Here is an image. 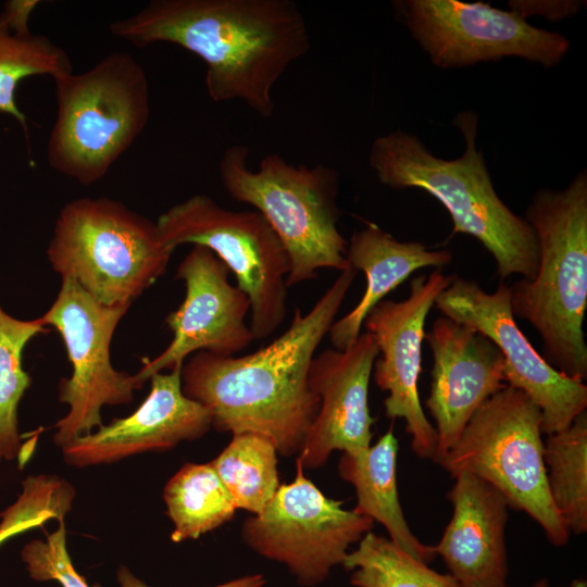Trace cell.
Returning a JSON list of instances; mask_svg holds the SVG:
<instances>
[{
    "label": "cell",
    "instance_id": "obj_1",
    "mask_svg": "<svg viewBox=\"0 0 587 587\" xmlns=\"http://www.w3.org/2000/svg\"><path fill=\"white\" fill-rule=\"evenodd\" d=\"M109 29L138 48L168 42L192 52L207 66L212 101H242L263 118L275 111L274 85L310 50L292 0H151Z\"/></svg>",
    "mask_w": 587,
    "mask_h": 587
},
{
    "label": "cell",
    "instance_id": "obj_2",
    "mask_svg": "<svg viewBox=\"0 0 587 587\" xmlns=\"http://www.w3.org/2000/svg\"><path fill=\"white\" fill-rule=\"evenodd\" d=\"M358 274L351 265L267 346L246 355H190L182 369V389L207 408L212 427L232 435L252 433L270 439L278 454L298 455L317 414L320 400L309 370Z\"/></svg>",
    "mask_w": 587,
    "mask_h": 587
},
{
    "label": "cell",
    "instance_id": "obj_3",
    "mask_svg": "<svg viewBox=\"0 0 587 587\" xmlns=\"http://www.w3.org/2000/svg\"><path fill=\"white\" fill-rule=\"evenodd\" d=\"M453 125L465 142L463 154L457 159H440L414 134L396 129L374 139L369 164L383 185L419 188L436 198L453 222L452 234L477 239L492 255L502 279L514 274L535 278L539 265L536 234L496 192L476 145L478 115L472 110L461 111Z\"/></svg>",
    "mask_w": 587,
    "mask_h": 587
},
{
    "label": "cell",
    "instance_id": "obj_4",
    "mask_svg": "<svg viewBox=\"0 0 587 587\" xmlns=\"http://www.w3.org/2000/svg\"><path fill=\"white\" fill-rule=\"evenodd\" d=\"M539 246L538 272L509 286L514 316L542 339L544 359L579 382L587 378L583 330L587 309V172L562 189L537 190L524 217Z\"/></svg>",
    "mask_w": 587,
    "mask_h": 587
},
{
    "label": "cell",
    "instance_id": "obj_5",
    "mask_svg": "<svg viewBox=\"0 0 587 587\" xmlns=\"http://www.w3.org/2000/svg\"><path fill=\"white\" fill-rule=\"evenodd\" d=\"M249 152L241 143L227 147L220 179L230 198L253 207L279 238L289 262L287 287L315 278L323 268L342 271L348 241L338 228L339 172L322 163L296 166L278 153L264 155L253 171Z\"/></svg>",
    "mask_w": 587,
    "mask_h": 587
},
{
    "label": "cell",
    "instance_id": "obj_6",
    "mask_svg": "<svg viewBox=\"0 0 587 587\" xmlns=\"http://www.w3.org/2000/svg\"><path fill=\"white\" fill-rule=\"evenodd\" d=\"M57 115L47 161L88 186L101 180L150 118L149 82L127 52H112L83 73L53 78Z\"/></svg>",
    "mask_w": 587,
    "mask_h": 587
},
{
    "label": "cell",
    "instance_id": "obj_7",
    "mask_svg": "<svg viewBox=\"0 0 587 587\" xmlns=\"http://www.w3.org/2000/svg\"><path fill=\"white\" fill-rule=\"evenodd\" d=\"M173 252L155 222L104 197L66 203L47 247L61 278L108 307L130 305L165 273Z\"/></svg>",
    "mask_w": 587,
    "mask_h": 587
},
{
    "label": "cell",
    "instance_id": "obj_8",
    "mask_svg": "<svg viewBox=\"0 0 587 587\" xmlns=\"http://www.w3.org/2000/svg\"><path fill=\"white\" fill-rule=\"evenodd\" d=\"M541 425L539 408L507 384L473 414L438 464L452 478L466 472L489 483L510 508L525 512L553 546L562 547L570 532L548 490Z\"/></svg>",
    "mask_w": 587,
    "mask_h": 587
},
{
    "label": "cell",
    "instance_id": "obj_9",
    "mask_svg": "<svg viewBox=\"0 0 587 587\" xmlns=\"http://www.w3.org/2000/svg\"><path fill=\"white\" fill-rule=\"evenodd\" d=\"M163 242L210 249L236 277L250 303L254 340L270 337L287 315V253L258 211H233L210 196L197 193L172 205L157 220Z\"/></svg>",
    "mask_w": 587,
    "mask_h": 587
},
{
    "label": "cell",
    "instance_id": "obj_10",
    "mask_svg": "<svg viewBox=\"0 0 587 587\" xmlns=\"http://www.w3.org/2000/svg\"><path fill=\"white\" fill-rule=\"evenodd\" d=\"M130 305L108 307L92 298L76 280L62 278L59 294L40 316L60 334L72 374L59 383V401L68 412L55 424L54 445L63 448L102 423L104 405L127 404L142 385L136 374L117 371L111 362V341Z\"/></svg>",
    "mask_w": 587,
    "mask_h": 587
},
{
    "label": "cell",
    "instance_id": "obj_11",
    "mask_svg": "<svg viewBox=\"0 0 587 587\" xmlns=\"http://www.w3.org/2000/svg\"><path fill=\"white\" fill-rule=\"evenodd\" d=\"M264 510L246 519L242 541L259 555L287 567L303 587L324 583L374 521L326 497L296 465Z\"/></svg>",
    "mask_w": 587,
    "mask_h": 587
},
{
    "label": "cell",
    "instance_id": "obj_12",
    "mask_svg": "<svg viewBox=\"0 0 587 587\" xmlns=\"http://www.w3.org/2000/svg\"><path fill=\"white\" fill-rule=\"evenodd\" d=\"M396 14L432 63L440 68L517 57L544 67L570 49L563 35L535 27L513 11L458 0L394 1Z\"/></svg>",
    "mask_w": 587,
    "mask_h": 587
},
{
    "label": "cell",
    "instance_id": "obj_13",
    "mask_svg": "<svg viewBox=\"0 0 587 587\" xmlns=\"http://www.w3.org/2000/svg\"><path fill=\"white\" fill-rule=\"evenodd\" d=\"M442 314L488 337L505 363V380L522 390L540 410L542 434L560 432L586 411L587 386L551 366L516 324L510 288L492 292L478 283L454 276L434 304Z\"/></svg>",
    "mask_w": 587,
    "mask_h": 587
},
{
    "label": "cell",
    "instance_id": "obj_14",
    "mask_svg": "<svg viewBox=\"0 0 587 587\" xmlns=\"http://www.w3.org/2000/svg\"><path fill=\"white\" fill-rule=\"evenodd\" d=\"M453 277L440 268L428 276H415L405 299L382 300L363 323L378 349L372 375L378 388L388 394L384 400L385 414L392 420H404L412 450L422 459L433 460L437 449L436 429L426 417L419 394L425 322L437 297Z\"/></svg>",
    "mask_w": 587,
    "mask_h": 587
},
{
    "label": "cell",
    "instance_id": "obj_15",
    "mask_svg": "<svg viewBox=\"0 0 587 587\" xmlns=\"http://www.w3.org/2000/svg\"><path fill=\"white\" fill-rule=\"evenodd\" d=\"M229 270L208 248L193 246L176 270L184 282L185 298L165 317L172 340L155 358L142 360L136 373L143 385L164 370L182 367L196 352L233 357L254 340L246 317L250 303L246 294L229 283Z\"/></svg>",
    "mask_w": 587,
    "mask_h": 587
},
{
    "label": "cell",
    "instance_id": "obj_16",
    "mask_svg": "<svg viewBox=\"0 0 587 587\" xmlns=\"http://www.w3.org/2000/svg\"><path fill=\"white\" fill-rule=\"evenodd\" d=\"M433 355L432 385L425 405L435 422L439 463L454 446L473 414L505 387L499 348L480 332L447 316L425 333Z\"/></svg>",
    "mask_w": 587,
    "mask_h": 587
},
{
    "label": "cell",
    "instance_id": "obj_17",
    "mask_svg": "<svg viewBox=\"0 0 587 587\" xmlns=\"http://www.w3.org/2000/svg\"><path fill=\"white\" fill-rule=\"evenodd\" d=\"M377 357L367 332L344 350L326 349L314 355L309 385L320 407L296 457L303 471L322 467L336 450L354 455L371 446L375 419L369 409V386Z\"/></svg>",
    "mask_w": 587,
    "mask_h": 587
},
{
    "label": "cell",
    "instance_id": "obj_18",
    "mask_svg": "<svg viewBox=\"0 0 587 587\" xmlns=\"http://www.w3.org/2000/svg\"><path fill=\"white\" fill-rule=\"evenodd\" d=\"M182 369L152 375L150 391L136 411L72 440L62 448L64 461L77 467L109 464L205 435L211 414L183 392Z\"/></svg>",
    "mask_w": 587,
    "mask_h": 587
},
{
    "label": "cell",
    "instance_id": "obj_19",
    "mask_svg": "<svg viewBox=\"0 0 587 587\" xmlns=\"http://www.w3.org/2000/svg\"><path fill=\"white\" fill-rule=\"evenodd\" d=\"M453 478L447 494L452 515L434 550L462 587H504L509 503L498 489L471 473Z\"/></svg>",
    "mask_w": 587,
    "mask_h": 587
},
{
    "label": "cell",
    "instance_id": "obj_20",
    "mask_svg": "<svg viewBox=\"0 0 587 587\" xmlns=\"http://www.w3.org/2000/svg\"><path fill=\"white\" fill-rule=\"evenodd\" d=\"M451 261L452 253L447 249L430 250L417 241H400L374 223L353 232L347 262L364 273L366 287L358 304L330 326L327 336L334 348L350 346L371 310L411 274L424 267L441 268Z\"/></svg>",
    "mask_w": 587,
    "mask_h": 587
},
{
    "label": "cell",
    "instance_id": "obj_21",
    "mask_svg": "<svg viewBox=\"0 0 587 587\" xmlns=\"http://www.w3.org/2000/svg\"><path fill=\"white\" fill-rule=\"evenodd\" d=\"M399 444L389 428L375 445L358 454L342 452L338 472L350 483L357 496L354 511L380 523L389 539L411 557L429 564L436 552L412 533L399 500L397 454Z\"/></svg>",
    "mask_w": 587,
    "mask_h": 587
},
{
    "label": "cell",
    "instance_id": "obj_22",
    "mask_svg": "<svg viewBox=\"0 0 587 587\" xmlns=\"http://www.w3.org/2000/svg\"><path fill=\"white\" fill-rule=\"evenodd\" d=\"M173 542L198 539L230 521L237 511L211 463L184 464L163 489Z\"/></svg>",
    "mask_w": 587,
    "mask_h": 587
},
{
    "label": "cell",
    "instance_id": "obj_23",
    "mask_svg": "<svg viewBox=\"0 0 587 587\" xmlns=\"http://www.w3.org/2000/svg\"><path fill=\"white\" fill-rule=\"evenodd\" d=\"M544 462L551 500L570 534L587 532V412L548 435Z\"/></svg>",
    "mask_w": 587,
    "mask_h": 587
},
{
    "label": "cell",
    "instance_id": "obj_24",
    "mask_svg": "<svg viewBox=\"0 0 587 587\" xmlns=\"http://www.w3.org/2000/svg\"><path fill=\"white\" fill-rule=\"evenodd\" d=\"M277 450L258 434L233 435L210 463L230 495L236 509L260 514L280 486Z\"/></svg>",
    "mask_w": 587,
    "mask_h": 587
},
{
    "label": "cell",
    "instance_id": "obj_25",
    "mask_svg": "<svg viewBox=\"0 0 587 587\" xmlns=\"http://www.w3.org/2000/svg\"><path fill=\"white\" fill-rule=\"evenodd\" d=\"M354 587H462L450 574L432 570L389 538L367 532L342 564Z\"/></svg>",
    "mask_w": 587,
    "mask_h": 587
},
{
    "label": "cell",
    "instance_id": "obj_26",
    "mask_svg": "<svg viewBox=\"0 0 587 587\" xmlns=\"http://www.w3.org/2000/svg\"><path fill=\"white\" fill-rule=\"evenodd\" d=\"M46 327L40 316L21 320L0 304V461L21 458L17 408L32 385V377L23 367V352Z\"/></svg>",
    "mask_w": 587,
    "mask_h": 587
},
{
    "label": "cell",
    "instance_id": "obj_27",
    "mask_svg": "<svg viewBox=\"0 0 587 587\" xmlns=\"http://www.w3.org/2000/svg\"><path fill=\"white\" fill-rule=\"evenodd\" d=\"M72 62L64 49L42 35L11 34L0 21V112L14 117L28 137L25 114L15 102L18 83L26 77L71 73Z\"/></svg>",
    "mask_w": 587,
    "mask_h": 587
},
{
    "label": "cell",
    "instance_id": "obj_28",
    "mask_svg": "<svg viewBox=\"0 0 587 587\" xmlns=\"http://www.w3.org/2000/svg\"><path fill=\"white\" fill-rule=\"evenodd\" d=\"M74 487L57 475H30L22 483V492L0 512V546L11 537L62 520L71 511Z\"/></svg>",
    "mask_w": 587,
    "mask_h": 587
},
{
    "label": "cell",
    "instance_id": "obj_29",
    "mask_svg": "<svg viewBox=\"0 0 587 587\" xmlns=\"http://www.w3.org/2000/svg\"><path fill=\"white\" fill-rule=\"evenodd\" d=\"M21 559L29 577L36 582L54 580L62 587H90L71 561L64 519L59 520L57 530L47 535L45 540L27 542L21 551Z\"/></svg>",
    "mask_w": 587,
    "mask_h": 587
},
{
    "label": "cell",
    "instance_id": "obj_30",
    "mask_svg": "<svg viewBox=\"0 0 587 587\" xmlns=\"http://www.w3.org/2000/svg\"><path fill=\"white\" fill-rule=\"evenodd\" d=\"M583 7V1H534L513 0L509 1L510 11L515 12L526 20L528 16L541 15L550 21H560L576 14Z\"/></svg>",
    "mask_w": 587,
    "mask_h": 587
},
{
    "label": "cell",
    "instance_id": "obj_31",
    "mask_svg": "<svg viewBox=\"0 0 587 587\" xmlns=\"http://www.w3.org/2000/svg\"><path fill=\"white\" fill-rule=\"evenodd\" d=\"M40 4L38 0H9L3 4L0 13V21L8 30L16 36L25 37L32 35L28 27L29 17L33 11Z\"/></svg>",
    "mask_w": 587,
    "mask_h": 587
},
{
    "label": "cell",
    "instance_id": "obj_32",
    "mask_svg": "<svg viewBox=\"0 0 587 587\" xmlns=\"http://www.w3.org/2000/svg\"><path fill=\"white\" fill-rule=\"evenodd\" d=\"M120 587H150L135 576L128 567L121 565L116 572ZM266 584L264 575L248 574L210 587H263Z\"/></svg>",
    "mask_w": 587,
    "mask_h": 587
},
{
    "label": "cell",
    "instance_id": "obj_33",
    "mask_svg": "<svg viewBox=\"0 0 587 587\" xmlns=\"http://www.w3.org/2000/svg\"><path fill=\"white\" fill-rule=\"evenodd\" d=\"M567 587H587V582L583 578H576Z\"/></svg>",
    "mask_w": 587,
    "mask_h": 587
},
{
    "label": "cell",
    "instance_id": "obj_34",
    "mask_svg": "<svg viewBox=\"0 0 587 587\" xmlns=\"http://www.w3.org/2000/svg\"><path fill=\"white\" fill-rule=\"evenodd\" d=\"M504 587H507V586H504ZM529 587H550V584H549L548 579L541 578V579L537 580L536 583H534Z\"/></svg>",
    "mask_w": 587,
    "mask_h": 587
}]
</instances>
